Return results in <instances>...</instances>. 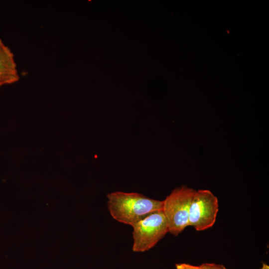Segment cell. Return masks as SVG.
<instances>
[{"mask_svg": "<svg viewBox=\"0 0 269 269\" xmlns=\"http://www.w3.org/2000/svg\"><path fill=\"white\" fill-rule=\"evenodd\" d=\"M108 208L117 221L132 227L151 213L162 210L163 201L137 193L116 191L107 195Z\"/></svg>", "mask_w": 269, "mask_h": 269, "instance_id": "6da1fadb", "label": "cell"}, {"mask_svg": "<svg viewBox=\"0 0 269 269\" xmlns=\"http://www.w3.org/2000/svg\"><path fill=\"white\" fill-rule=\"evenodd\" d=\"M196 191L186 186L178 187L163 201L162 211L168 232L173 235H178L189 226L190 206Z\"/></svg>", "mask_w": 269, "mask_h": 269, "instance_id": "7a4b0ae2", "label": "cell"}, {"mask_svg": "<svg viewBox=\"0 0 269 269\" xmlns=\"http://www.w3.org/2000/svg\"><path fill=\"white\" fill-rule=\"evenodd\" d=\"M133 251L143 252L153 248L168 232L162 210L153 212L133 226Z\"/></svg>", "mask_w": 269, "mask_h": 269, "instance_id": "3957f363", "label": "cell"}, {"mask_svg": "<svg viewBox=\"0 0 269 269\" xmlns=\"http://www.w3.org/2000/svg\"><path fill=\"white\" fill-rule=\"evenodd\" d=\"M219 210L217 197L208 190L196 191L190 206L189 226L198 231L211 228Z\"/></svg>", "mask_w": 269, "mask_h": 269, "instance_id": "277c9868", "label": "cell"}, {"mask_svg": "<svg viewBox=\"0 0 269 269\" xmlns=\"http://www.w3.org/2000/svg\"><path fill=\"white\" fill-rule=\"evenodd\" d=\"M19 79L13 53L0 38V86L14 83Z\"/></svg>", "mask_w": 269, "mask_h": 269, "instance_id": "5b68a950", "label": "cell"}, {"mask_svg": "<svg viewBox=\"0 0 269 269\" xmlns=\"http://www.w3.org/2000/svg\"><path fill=\"white\" fill-rule=\"evenodd\" d=\"M200 266L202 269H227L222 265L213 263H203Z\"/></svg>", "mask_w": 269, "mask_h": 269, "instance_id": "8992f818", "label": "cell"}, {"mask_svg": "<svg viewBox=\"0 0 269 269\" xmlns=\"http://www.w3.org/2000/svg\"><path fill=\"white\" fill-rule=\"evenodd\" d=\"M176 269H202L200 266H196L188 264H177L175 265Z\"/></svg>", "mask_w": 269, "mask_h": 269, "instance_id": "52a82bcc", "label": "cell"}, {"mask_svg": "<svg viewBox=\"0 0 269 269\" xmlns=\"http://www.w3.org/2000/svg\"><path fill=\"white\" fill-rule=\"evenodd\" d=\"M261 269H269V266L267 264L263 263Z\"/></svg>", "mask_w": 269, "mask_h": 269, "instance_id": "ba28073f", "label": "cell"}]
</instances>
